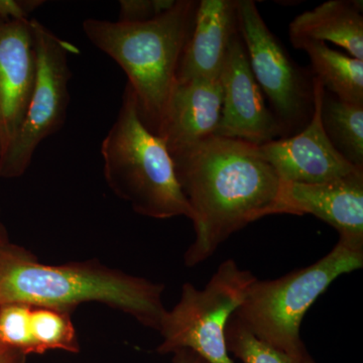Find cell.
Instances as JSON below:
<instances>
[{"mask_svg": "<svg viewBox=\"0 0 363 363\" xmlns=\"http://www.w3.org/2000/svg\"><path fill=\"white\" fill-rule=\"evenodd\" d=\"M172 159L194 213L195 240L184 255L186 266L202 264L233 234L274 215L281 181L259 145L212 135Z\"/></svg>", "mask_w": 363, "mask_h": 363, "instance_id": "1", "label": "cell"}, {"mask_svg": "<svg viewBox=\"0 0 363 363\" xmlns=\"http://www.w3.org/2000/svg\"><path fill=\"white\" fill-rule=\"evenodd\" d=\"M164 286L111 269L97 260L50 266L26 248L0 245V307L25 304L71 313L97 302L159 331L166 308Z\"/></svg>", "mask_w": 363, "mask_h": 363, "instance_id": "2", "label": "cell"}, {"mask_svg": "<svg viewBox=\"0 0 363 363\" xmlns=\"http://www.w3.org/2000/svg\"><path fill=\"white\" fill-rule=\"evenodd\" d=\"M199 1L176 0L175 6L147 23L87 18L83 32L128 76L138 114L157 135L178 80L182 57L194 28Z\"/></svg>", "mask_w": 363, "mask_h": 363, "instance_id": "3", "label": "cell"}, {"mask_svg": "<svg viewBox=\"0 0 363 363\" xmlns=\"http://www.w3.org/2000/svg\"><path fill=\"white\" fill-rule=\"evenodd\" d=\"M100 152L107 185L136 213L154 219L184 216L193 221L194 213L179 185L168 147L143 123L128 83Z\"/></svg>", "mask_w": 363, "mask_h": 363, "instance_id": "4", "label": "cell"}, {"mask_svg": "<svg viewBox=\"0 0 363 363\" xmlns=\"http://www.w3.org/2000/svg\"><path fill=\"white\" fill-rule=\"evenodd\" d=\"M362 267L363 248L338 240L311 266L276 279H257L233 316L262 342L301 363L307 353L300 333L306 313L336 279Z\"/></svg>", "mask_w": 363, "mask_h": 363, "instance_id": "5", "label": "cell"}, {"mask_svg": "<svg viewBox=\"0 0 363 363\" xmlns=\"http://www.w3.org/2000/svg\"><path fill=\"white\" fill-rule=\"evenodd\" d=\"M257 279L230 259L222 262L204 288L184 284L180 300L162 317L157 352L188 350L208 363H233L226 346L227 323Z\"/></svg>", "mask_w": 363, "mask_h": 363, "instance_id": "6", "label": "cell"}, {"mask_svg": "<svg viewBox=\"0 0 363 363\" xmlns=\"http://www.w3.org/2000/svg\"><path fill=\"white\" fill-rule=\"evenodd\" d=\"M30 23L37 56V77L23 125L0 156V179L25 175L40 143L63 128L70 104L69 58L78 54L79 50L39 21Z\"/></svg>", "mask_w": 363, "mask_h": 363, "instance_id": "7", "label": "cell"}, {"mask_svg": "<svg viewBox=\"0 0 363 363\" xmlns=\"http://www.w3.org/2000/svg\"><path fill=\"white\" fill-rule=\"evenodd\" d=\"M238 30L250 68L272 107L284 138L298 135L314 112L313 77L272 33L252 0H238Z\"/></svg>", "mask_w": 363, "mask_h": 363, "instance_id": "8", "label": "cell"}, {"mask_svg": "<svg viewBox=\"0 0 363 363\" xmlns=\"http://www.w3.org/2000/svg\"><path fill=\"white\" fill-rule=\"evenodd\" d=\"M220 82L221 117L214 135L257 145L284 138L278 119L264 104L240 33L229 45Z\"/></svg>", "mask_w": 363, "mask_h": 363, "instance_id": "9", "label": "cell"}, {"mask_svg": "<svg viewBox=\"0 0 363 363\" xmlns=\"http://www.w3.org/2000/svg\"><path fill=\"white\" fill-rule=\"evenodd\" d=\"M313 91L314 112L304 130L298 135L259 145L260 156L271 164L281 182L324 183L363 169L346 161L327 138L321 121L325 88L315 76Z\"/></svg>", "mask_w": 363, "mask_h": 363, "instance_id": "10", "label": "cell"}, {"mask_svg": "<svg viewBox=\"0 0 363 363\" xmlns=\"http://www.w3.org/2000/svg\"><path fill=\"white\" fill-rule=\"evenodd\" d=\"M276 214L313 215L335 228L339 240L363 248V169L324 183L281 182Z\"/></svg>", "mask_w": 363, "mask_h": 363, "instance_id": "11", "label": "cell"}, {"mask_svg": "<svg viewBox=\"0 0 363 363\" xmlns=\"http://www.w3.org/2000/svg\"><path fill=\"white\" fill-rule=\"evenodd\" d=\"M30 21L0 18V156L20 131L35 88L37 56Z\"/></svg>", "mask_w": 363, "mask_h": 363, "instance_id": "12", "label": "cell"}, {"mask_svg": "<svg viewBox=\"0 0 363 363\" xmlns=\"http://www.w3.org/2000/svg\"><path fill=\"white\" fill-rule=\"evenodd\" d=\"M221 111L220 78L177 82L157 135L172 156L214 135Z\"/></svg>", "mask_w": 363, "mask_h": 363, "instance_id": "13", "label": "cell"}, {"mask_svg": "<svg viewBox=\"0 0 363 363\" xmlns=\"http://www.w3.org/2000/svg\"><path fill=\"white\" fill-rule=\"evenodd\" d=\"M238 33V0L199 1L177 82L220 78L229 45Z\"/></svg>", "mask_w": 363, "mask_h": 363, "instance_id": "14", "label": "cell"}, {"mask_svg": "<svg viewBox=\"0 0 363 363\" xmlns=\"http://www.w3.org/2000/svg\"><path fill=\"white\" fill-rule=\"evenodd\" d=\"M289 30L293 45L302 40L331 42L363 61L362 1L324 2L294 18Z\"/></svg>", "mask_w": 363, "mask_h": 363, "instance_id": "15", "label": "cell"}, {"mask_svg": "<svg viewBox=\"0 0 363 363\" xmlns=\"http://www.w3.org/2000/svg\"><path fill=\"white\" fill-rule=\"evenodd\" d=\"M309 56L313 76L325 89L348 104L363 105V61L332 50L326 43L302 40L294 45Z\"/></svg>", "mask_w": 363, "mask_h": 363, "instance_id": "16", "label": "cell"}, {"mask_svg": "<svg viewBox=\"0 0 363 363\" xmlns=\"http://www.w3.org/2000/svg\"><path fill=\"white\" fill-rule=\"evenodd\" d=\"M321 121L339 154L357 168H363V105L348 104L325 89Z\"/></svg>", "mask_w": 363, "mask_h": 363, "instance_id": "17", "label": "cell"}, {"mask_svg": "<svg viewBox=\"0 0 363 363\" xmlns=\"http://www.w3.org/2000/svg\"><path fill=\"white\" fill-rule=\"evenodd\" d=\"M32 326L37 354L49 350L79 352L77 332L70 313L33 306Z\"/></svg>", "mask_w": 363, "mask_h": 363, "instance_id": "18", "label": "cell"}, {"mask_svg": "<svg viewBox=\"0 0 363 363\" xmlns=\"http://www.w3.org/2000/svg\"><path fill=\"white\" fill-rule=\"evenodd\" d=\"M33 306L9 304L0 307V350L37 354L33 337Z\"/></svg>", "mask_w": 363, "mask_h": 363, "instance_id": "19", "label": "cell"}, {"mask_svg": "<svg viewBox=\"0 0 363 363\" xmlns=\"http://www.w3.org/2000/svg\"><path fill=\"white\" fill-rule=\"evenodd\" d=\"M227 350L242 363H295L283 352L262 342L231 316L225 329Z\"/></svg>", "mask_w": 363, "mask_h": 363, "instance_id": "20", "label": "cell"}, {"mask_svg": "<svg viewBox=\"0 0 363 363\" xmlns=\"http://www.w3.org/2000/svg\"><path fill=\"white\" fill-rule=\"evenodd\" d=\"M176 0H121L118 21L128 23H147L167 13Z\"/></svg>", "mask_w": 363, "mask_h": 363, "instance_id": "21", "label": "cell"}, {"mask_svg": "<svg viewBox=\"0 0 363 363\" xmlns=\"http://www.w3.org/2000/svg\"><path fill=\"white\" fill-rule=\"evenodd\" d=\"M44 4L42 0H0V18L28 21L30 20V14Z\"/></svg>", "mask_w": 363, "mask_h": 363, "instance_id": "22", "label": "cell"}, {"mask_svg": "<svg viewBox=\"0 0 363 363\" xmlns=\"http://www.w3.org/2000/svg\"><path fill=\"white\" fill-rule=\"evenodd\" d=\"M174 354V363H208L199 355L188 350H177Z\"/></svg>", "mask_w": 363, "mask_h": 363, "instance_id": "23", "label": "cell"}, {"mask_svg": "<svg viewBox=\"0 0 363 363\" xmlns=\"http://www.w3.org/2000/svg\"><path fill=\"white\" fill-rule=\"evenodd\" d=\"M0 363H26L25 355L0 350Z\"/></svg>", "mask_w": 363, "mask_h": 363, "instance_id": "24", "label": "cell"}, {"mask_svg": "<svg viewBox=\"0 0 363 363\" xmlns=\"http://www.w3.org/2000/svg\"><path fill=\"white\" fill-rule=\"evenodd\" d=\"M0 212H1V209H0ZM9 234H7L6 226H4V224L0 220V245L9 242Z\"/></svg>", "mask_w": 363, "mask_h": 363, "instance_id": "25", "label": "cell"}, {"mask_svg": "<svg viewBox=\"0 0 363 363\" xmlns=\"http://www.w3.org/2000/svg\"><path fill=\"white\" fill-rule=\"evenodd\" d=\"M301 363H317L311 357H310L309 353H306L304 358H303L302 362Z\"/></svg>", "mask_w": 363, "mask_h": 363, "instance_id": "26", "label": "cell"}]
</instances>
